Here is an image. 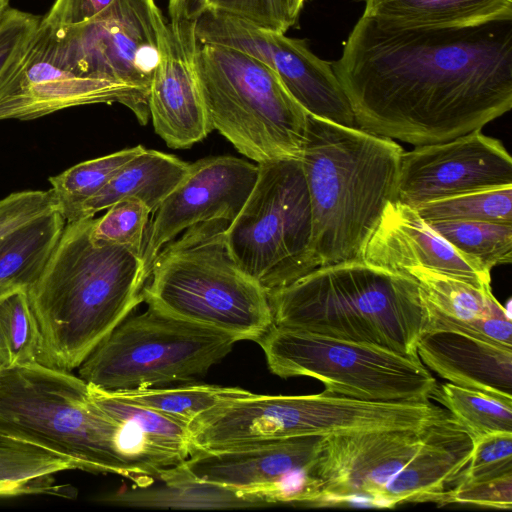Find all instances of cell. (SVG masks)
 <instances>
[{"label":"cell","instance_id":"cell-1","mask_svg":"<svg viewBox=\"0 0 512 512\" xmlns=\"http://www.w3.org/2000/svg\"><path fill=\"white\" fill-rule=\"evenodd\" d=\"M332 66L361 130L451 140L511 110L512 18L419 28L362 15Z\"/></svg>","mask_w":512,"mask_h":512},{"label":"cell","instance_id":"cell-2","mask_svg":"<svg viewBox=\"0 0 512 512\" xmlns=\"http://www.w3.org/2000/svg\"><path fill=\"white\" fill-rule=\"evenodd\" d=\"M95 218L66 222L42 273L27 290L42 338L40 363L78 368L137 305L147 282L142 255L96 244Z\"/></svg>","mask_w":512,"mask_h":512},{"label":"cell","instance_id":"cell-3","mask_svg":"<svg viewBox=\"0 0 512 512\" xmlns=\"http://www.w3.org/2000/svg\"><path fill=\"white\" fill-rule=\"evenodd\" d=\"M403 151L392 139L308 114L300 161L320 266L363 258L384 209L395 201Z\"/></svg>","mask_w":512,"mask_h":512},{"label":"cell","instance_id":"cell-4","mask_svg":"<svg viewBox=\"0 0 512 512\" xmlns=\"http://www.w3.org/2000/svg\"><path fill=\"white\" fill-rule=\"evenodd\" d=\"M0 433L68 458L80 470L151 483L139 432L101 410L88 383L71 371L39 362L1 370Z\"/></svg>","mask_w":512,"mask_h":512},{"label":"cell","instance_id":"cell-5","mask_svg":"<svg viewBox=\"0 0 512 512\" xmlns=\"http://www.w3.org/2000/svg\"><path fill=\"white\" fill-rule=\"evenodd\" d=\"M273 325L385 347L419 359L429 318L417 281L363 259L320 266L267 293Z\"/></svg>","mask_w":512,"mask_h":512},{"label":"cell","instance_id":"cell-6","mask_svg":"<svg viewBox=\"0 0 512 512\" xmlns=\"http://www.w3.org/2000/svg\"><path fill=\"white\" fill-rule=\"evenodd\" d=\"M230 223L194 225L155 257L143 288L148 307L214 328L238 341H257L272 326L266 291L234 261L226 241Z\"/></svg>","mask_w":512,"mask_h":512},{"label":"cell","instance_id":"cell-7","mask_svg":"<svg viewBox=\"0 0 512 512\" xmlns=\"http://www.w3.org/2000/svg\"><path fill=\"white\" fill-rule=\"evenodd\" d=\"M194 66L212 130L257 164L300 159L308 113L268 66L239 50L199 42Z\"/></svg>","mask_w":512,"mask_h":512},{"label":"cell","instance_id":"cell-8","mask_svg":"<svg viewBox=\"0 0 512 512\" xmlns=\"http://www.w3.org/2000/svg\"><path fill=\"white\" fill-rule=\"evenodd\" d=\"M238 267L269 293L320 267L313 250L312 214L300 159L258 164L246 202L226 229Z\"/></svg>","mask_w":512,"mask_h":512},{"label":"cell","instance_id":"cell-9","mask_svg":"<svg viewBox=\"0 0 512 512\" xmlns=\"http://www.w3.org/2000/svg\"><path fill=\"white\" fill-rule=\"evenodd\" d=\"M238 340L152 307L123 320L79 365L88 384L105 391L164 387L206 374Z\"/></svg>","mask_w":512,"mask_h":512},{"label":"cell","instance_id":"cell-10","mask_svg":"<svg viewBox=\"0 0 512 512\" xmlns=\"http://www.w3.org/2000/svg\"><path fill=\"white\" fill-rule=\"evenodd\" d=\"M256 342L273 374L315 378L327 394L366 401H423L432 399L437 386L420 359L374 344L275 325Z\"/></svg>","mask_w":512,"mask_h":512},{"label":"cell","instance_id":"cell-11","mask_svg":"<svg viewBox=\"0 0 512 512\" xmlns=\"http://www.w3.org/2000/svg\"><path fill=\"white\" fill-rule=\"evenodd\" d=\"M51 59L74 74L148 95L168 25L155 0H115L96 18L53 27L40 21Z\"/></svg>","mask_w":512,"mask_h":512},{"label":"cell","instance_id":"cell-12","mask_svg":"<svg viewBox=\"0 0 512 512\" xmlns=\"http://www.w3.org/2000/svg\"><path fill=\"white\" fill-rule=\"evenodd\" d=\"M195 35L200 44L233 48L264 63L308 114L357 127L332 63L316 56L305 39L291 38L211 8L196 21Z\"/></svg>","mask_w":512,"mask_h":512},{"label":"cell","instance_id":"cell-13","mask_svg":"<svg viewBox=\"0 0 512 512\" xmlns=\"http://www.w3.org/2000/svg\"><path fill=\"white\" fill-rule=\"evenodd\" d=\"M324 436H299L196 451L175 470L191 479L257 496L266 503L312 505L313 469Z\"/></svg>","mask_w":512,"mask_h":512},{"label":"cell","instance_id":"cell-14","mask_svg":"<svg viewBox=\"0 0 512 512\" xmlns=\"http://www.w3.org/2000/svg\"><path fill=\"white\" fill-rule=\"evenodd\" d=\"M98 103H120L142 125L149 118L147 94L126 84L78 76L55 63L40 24L0 77V121L31 120L62 109Z\"/></svg>","mask_w":512,"mask_h":512},{"label":"cell","instance_id":"cell-15","mask_svg":"<svg viewBox=\"0 0 512 512\" xmlns=\"http://www.w3.org/2000/svg\"><path fill=\"white\" fill-rule=\"evenodd\" d=\"M428 428L324 436L313 469L311 506L375 507L387 482L413 457Z\"/></svg>","mask_w":512,"mask_h":512},{"label":"cell","instance_id":"cell-16","mask_svg":"<svg viewBox=\"0 0 512 512\" xmlns=\"http://www.w3.org/2000/svg\"><path fill=\"white\" fill-rule=\"evenodd\" d=\"M512 186V159L481 130L403 151L395 200L417 206L466 192Z\"/></svg>","mask_w":512,"mask_h":512},{"label":"cell","instance_id":"cell-17","mask_svg":"<svg viewBox=\"0 0 512 512\" xmlns=\"http://www.w3.org/2000/svg\"><path fill=\"white\" fill-rule=\"evenodd\" d=\"M258 176V164L233 156L200 159L157 208L144 241L143 264L149 277L159 251L199 223H231L246 202Z\"/></svg>","mask_w":512,"mask_h":512},{"label":"cell","instance_id":"cell-18","mask_svg":"<svg viewBox=\"0 0 512 512\" xmlns=\"http://www.w3.org/2000/svg\"><path fill=\"white\" fill-rule=\"evenodd\" d=\"M195 23H168L149 87L148 110L154 130L174 149L189 148L213 131L196 78Z\"/></svg>","mask_w":512,"mask_h":512},{"label":"cell","instance_id":"cell-19","mask_svg":"<svg viewBox=\"0 0 512 512\" xmlns=\"http://www.w3.org/2000/svg\"><path fill=\"white\" fill-rule=\"evenodd\" d=\"M362 259L394 272L422 268L491 287V272L455 249L415 208L396 200L384 209Z\"/></svg>","mask_w":512,"mask_h":512},{"label":"cell","instance_id":"cell-20","mask_svg":"<svg viewBox=\"0 0 512 512\" xmlns=\"http://www.w3.org/2000/svg\"><path fill=\"white\" fill-rule=\"evenodd\" d=\"M472 435L449 413L426 431L413 457L387 482L375 507L404 503L443 504L470 460Z\"/></svg>","mask_w":512,"mask_h":512},{"label":"cell","instance_id":"cell-21","mask_svg":"<svg viewBox=\"0 0 512 512\" xmlns=\"http://www.w3.org/2000/svg\"><path fill=\"white\" fill-rule=\"evenodd\" d=\"M421 362L449 383L512 402V347L449 329L425 330Z\"/></svg>","mask_w":512,"mask_h":512},{"label":"cell","instance_id":"cell-22","mask_svg":"<svg viewBox=\"0 0 512 512\" xmlns=\"http://www.w3.org/2000/svg\"><path fill=\"white\" fill-rule=\"evenodd\" d=\"M428 312V329H449L512 347V320L491 287L428 269H412Z\"/></svg>","mask_w":512,"mask_h":512},{"label":"cell","instance_id":"cell-23","mask_svg":"<svg viewBox=\"0 0 512 512\" xmlns=\"http://www.w3.org/2000/svg\"><path fill=\"white\" fill-rule=\"evenodd\" d=\"M190 163L147 149L126 163L96 195L79 205L66 222L94 217L124 198H137L155 212L189 171Z\"/></svg>","mask_w":512,"mask_h":512},{"label":"cell","instance_id":"cell-24","mask_svg":"<svg viewBox=\"0 0 512 512\" xmlns=\"http://www.w3.org/2000/svg\"><path fill=\"white\" fill-rule=\"evenodd\" d=\"M158 481L160 484L155 486L140 485L108 494L99 501L126 507L180 510L248 509L269 505L257 496L188 478L174 467L164 471Z\"/></svg>","mask_w":512,"mask_h":512},{"label":"cell","instance_id":"cell-25","mask_svg":"<svg viewBox=\"0 0 512 512\" xmlns=\"http://www.w3.org/2000/svg\"><path fill=\"white\" fill-rule=\"evenodd\" d=\"M363 1V16L404 27H465L512 18V0Z\"/></svg>","mask_w":512,"mask_h":512},{"label":"cell","instance_id":"cell-26","mask_svg":"<svg viewBox=\"0 0 512 512\" xmlns=\"http://www.w3.org/2000/svg\"><path fill=\"white\" fill-rule=\"evenodd\" d=\"M66 225L59 210L51 211L0 239V295L27 289L42 273Z\"/></svg>","mask_w":512,"mask_h":512},{"label":"cell","instance_id":"cell-27","mask_svg":"<svg viewBox=\"0 0 512 512\" xmlns=\"http://www.w3.org/2000/svg\"><path fill=\"white\" fill-rule=\"evenodd\" d=\"M88 385L92 400L101 410L114 420L135 425L148 445L171 467L181 464L194 452L188 423Z\"/></svg>","mask_w":512,"mask_h":512},{"label":"cell","instance_id":"cell-28","mask_svg":"<svg viewBox=\"0 0 512 512\" xmlns=\"http://www.w3.org/2000/svg\"><path fill=\"white\" fill-rule=\"evenodd\" d=\"M107 392L116 398L162 412L189 425L201 414L224 402L252 394L238 387L207 384Z\"/></svg>","mask_w":512,"mask_h":512},{"label":"cell","instance_id":"cell-29","mask_svg":"<svg viewBox=\"0 0 512 512\" xmlns=\"http://www.w3.org/2000/svg\"><path fill=\"white\" fill-rule=\"evenodd\" d=\"M42 338L27 289L0 295V367L40 363Z\"/></svg>","mask_w":512,"mask_h":512},{"label":"cell","instance_id":"cell-30","mask_svg":"<svg viewBox=\"0 0 512 512\" xmlns=\"http://www.w3.org/2000/svg\"><path fill=\"white\" fill-rule=\"evenodd\" d=\"M431 228L463 255L491 272L512 261V223L431 221Z\"/></svg>","mask_w":512,"mask_h":512},{"label":"cell","instance_id":"cell-31","mask_svg":"<svg viewBox=\"0 0 512 512\" xmlns=\"http://www.w3.org/2000/svg\"><path fill=\"white\" fill-rule=\"evenodd\" d=\"M144 150L142 145L123 149L81 162L50 177L51 190L65 220L79 205L104 188L126 163Z\"/></svg>","mask_w":512,"mask_h":512},{"label":"cell","instance_id":"cell-32","mask_svg":"<svg viewBox=\"0 0 512 512\" xmlns=\"http://www.w3.org/2000/svg\"><path fill=\"white\" fill-rule=\"evenodd\" d=\"M432 398L440 402L473 438L512 432V402L456 384L437 385Z\"/></svg>","mask_w":512,"mask_h":512},{"label":"cell","instance_id":"cell-33","mask_svg":"<svg viewBox=\"0 0 512 512\" xmlns=\"http://www.w3.org/2000/svg\"><path fill=\"white\" fill-rule=\"evenodd\" d=\"M416 211L431 221H490L512 223V186L476 190L433 200Z\"/></svg>","mask_w":512,"mask_h":512},{"label":"cell","instance_id":"cell-34","mask_svg":"<svg viewBox=\"0 0 512 512\" xmlns=\"http://www.w3.org/2000/svg\"><path fill=\"white\" fill-rule=\"evenodd\" d=\"M78 469L77 465L52 451L0 433V484L29 481Z\"/></svg>","mask_w":512,"mask_h":512},{"label":"cell","instance_id":"cell-35","mask_svg":"<svg viewBox=\"0 0 512 512\" xmlns=\"http://www.w3.org/2000/svg\"><path fill=\"white\" fill-rule=\"evenodd\" d=\"M151 210L140 199L124 198L95 218L91 239L96 244L121 245L143 255L145 231Z\"/></svg>","mask_w":512,"mask_h":512},{"label":"cell","instance_id":"cell-36","mask_svg":"<svg viewBox=\"0 0 512 512\" xmlns=\"http://www.w3.org/2000/svg\"><path fill=\"white\" fill-rule=\"evenodd\" d=\"M510 472L512 432H494L473 438L470 460L458 480L494 477Z\"/></svg>","mask_w":512,"mask_h":512},{"label":"cell","instance_id":"cell-37","mask_svg":"<svg viewBox=\"0 0 512 512\" xmlns=\"http://www.w3.org/2000/svg\"><path fill=\"white\" fill-rule=\"evenodd\" d=\"M450 503L510 510L512 472L494 477L460 479L445 494L443 504Z\"/></svg>","mask_w":512,"mask_h":512},{"label":"cell","instance_id":"cell-38","mask_svg":"<svg viewBox=\"0 0 512 512\" xmlns=\"http://www.w3.org/2000/svg\"><path fill=\"white\" fill-rule=\"evenodd\" d=\"M210 8L281 33L296 23L288 0H210Z\"/></svg>","mask_w":512,"mask_h":512},{"label":"cell","instance_id":"cell-39","mask_svg":"<svg viewBox=\"0 0 512 512\" xmlns=\"http://www.w3.org/2000/svg\"><path fill=\"white\" fill-rule=\"evenodd\" d=\"M59 210L51 189L25 190L0 199V239L17 228Z\"/></svg>","mask_w":512,"mask_h":512},{"label":"cell","instance_id":"cell-40","mask_svg":"<svg viewBox=\"0 0 512 512\" xmlns=\"http://www.w3.org/2000/svg\"><path fill=\"white\" fill-rule=\"evenodd\" d=\"M41 18L8 8L0 18V77L27 45Z\"/></svg>","mask_w":512,"mask_h":512},{"label":"cell","instance_id":"cell-41","mask_svg":"<svg viewBox=\"0 0 512 512\" xmlns=\"http://www.w3.org/2000/svg\"><path fill=\"white\" fill-rule=\"evenodd\" d=\"M115 0H55L41 20L53 27L72 26L88 22L106 9Z\"/></svg>","mask_w":512,"mask_h":512},{"label":"cell","instance_id":"cell-42","mask_svg":"<svg viewBox=\"0 0 512 512\" xmlns=\"http://www.w3.org/2000/svg\"><path fill=\"white\" fill-rule=\"evenodd\" d=\"M53 475L36 478L29 481L0 484V500L25 495H56L71 496V489L58 485Z\"/></svg>","mask_w":512,"mask_h":512},{"label":"cell","instance_id":"cell-43","mask_svg":"<svg viewBox=\"0 0 512 512\" xmlns=\"http://www.w3.org/2000/svg\"><path fill=\"white\" fill-rule=\"evenodd\" d=\"M209 7L210 0H168L169 24L195 23Z\"/></svg>","mask_w":512,"mask_h":512},{"label":"cell","instance_id":"cell-44","mask_svg":"<svg viewBox=\"0 0 512 512\" xmlns=\"http://www.w3.org/2000/svg\"><path fill=\"white\" fill-rule=\"evenodd\" d=\"M289 1V8L290 13L295 22H297V19L299 17L300 11L303 8L305 0H288Z\"/></svg>","mask_w":512,"mask_h":512},{"label":"cell","instance_id":"cell-45","mask_svg":"<svg viewBox=\"0 0 512 512\" xmlns=\"http://www.w3.org/2000/svg\"><path fill=\"white\" fill-rule=\"evenodd\" d=\"M10 0H0V18L4 14V12L9 8Z\"/></svg>","mask_w":512,"mask_h":512},{"label":"cell","instance_id":"cell-46","mask_svg":"<svg viewBox=\"0 0 512 512\" xmlns=\"http://www.w3.org/2000/svg\"><path fill=\"white\" fill-rule=\"evenodd\" d=\"M1 370H2V369H1V367H0V373H1Z\"/></svg>","mask_w":512,"mask_h":512},{"label":"cell","instance_id":"cell-47","mask_svg":"<svg viewBox=\"0 0 512 512\" xmlns=\"http://www.w3.org/2000/svg\"><path fill=\"white\" fill-rule=\"evenodd\" d=\"M306 1V0H305Z\"/></svg>","mask_w":512,"mask_h":512}]
</instances>
